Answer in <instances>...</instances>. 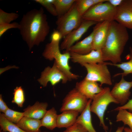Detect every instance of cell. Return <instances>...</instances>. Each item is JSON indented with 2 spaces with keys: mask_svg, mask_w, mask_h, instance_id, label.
<instances>
[{
  "mask_svg": "<svg viewBox=\"0 0 132 132\" xmlns=\"http://www.w3.org/2000/svg\"><path fill=\"white\" fill-rule=\"evenodd\" d=\"M47 132L45 131V132Z\"/></svg>",
  "mask_w": 132,
  "mask_h": 132,
  "instance_id": "60d3db41",
  "label": "cell"
},
{
  "mask_svg": "<svg viewBox=\"0 0 132 132\" xmlns=\"http://www.w3.org/2000/svg\"><path fill=\"white\" fill-rule=\"evenodd\" d=\"M13 95L12 102L16 104L19 107H22L25 101V97L24 91L22 87H16L14 89Z\"/></svg>",
  "mask_w": 132,
  "mask_h": 132,
  "instance_id": "4316f807",
  "label": "cell"
},
{
  "mask_svg": "<svg viewBox=\"0 0 132 132\" xmlns=\"http://www.w3.org/2000/svg\"><path fill=\"white\" fill-rule=\"evenodd\" d=\"M59 42H51L47 44L43 53V56L50 60H55L58 67L67 77L69 81L77 80L79 77L77 75L72 73L69 64L71 59L70 53L66 51L63 53L60 51Z\"/></svg>",
  "mask_w": 132,
  "mask_h": 132,
  "instance_id": "3957f363",
  "label": "cell"
},
{
  "mask_svg": "<svg viewBox=\"0 0 132 132\" xmlns=\"http://www.w3.org/2000/svg\"><path fill=\"white\" fill-rule=\"evenodd\" d=\"M98 23L92 21L83 20L77 28L71 31L64 37L61 44V49L68 51L70 48L80 39L90 27Z\"/></svg>",
  "mask_w": 132,
  "mask_h": 132,
  "instance_id": "30bf717a",
  "label": "cell"
},
{
  "mask_svg": "<svg viewBox=\"0 0 132 132\" xmlns=\"http://www.w3.org/2000/svg\"><path fill=\"white\" fill-rule=\"evenodd\" d=\"M19 15L15 12H7L0 9V25L9 24L17 19Z\"/></svg>",
  "mask_w": 132,
  "mask_h": 132,
  "instance_id": "83f0119b",
  "label": "cell"
},
{
  "mask_svg": "<svg viewBox=\"0 0 132 132\" xmlns=\"http://www.w3.org/2000/svg\"><path fill=\"white\" fill-rule=\"evenodd\" d=\"M110 88L108 87L103 88L102 91L94 95L90 106V110L96 114L100 121V125L102 126L106 132L108 127L105 124L104 116L108 106L111 103L119 104L111 95Z\"/></svg>",
  "mask_w": 132,
  "mask_h": 132,
  "instance_id": "277c9868",
  "label": "cell"
},
{
  "mask_svg": "<svg viewBox=\"0 0 132 132\" xmlns=\"http://www.w3.org/2000/svg\"><path fill=\"white\" fill-rule=\"evenodd\" d=\"M117 115L116 121H122L124 125H127L132 130V112L126 110H119Z\"/></svg>",
  "mask_w": 132,
  "mask_h": 132,
  "instance_id": "d4e9b609",
  "label": "cell"
},
{
  "mask_svg": "<svg viewBox=\"0 0 132 132\" xmlns=\"http://www.w3.org/2000/svg\"><path fill=\"white\" fill-rule=\"evenodd\" d=\"M70 53L72 62L79 64L81 66L85 64L98 63L104 62L101 50H93L89 53L84 55Z\"/></svg>",
  "mask_w": 132,
  "mask_h": 132,
  "instance_id": "5bb4252c",
  "label": "cell"
},
{
  "mask_svg": "<svg viewBox=\"0 0 132 132\" xmlns=\"http://www.w3.org/2000/svg\"><path fill=\"white\" fill-rule=\"evenodd\" d=\"M114 20L126 28L132 29V5L129 0H125L117 7Z\"/></svg>",
  "mask_w": 132,
  "mask_h": 132,
  "instance_id": "7c38bea8",
  "label": "cell"
},
{
  "mask_svg": "<svg viewBox=\"0 0 132 132\" xmlns=\"http://www.w3.org/2000/svg\"><path fill=\"white\" fill-rule=\"evenodd\" d=\"M63 132H88L81 124L76 122L72 125L66 128Z\"/></svg>",
  "mask_w": 132,
  "mask_h": 132,
  "instance_id": "1f68e13d",
  "label": "cell"
},
{
  "mask_svg": "<svg viewBox=\"0 0 132 132\" xmlns=\"http://www.w3.org/2000/svg\"><path fill=\"white\" fill-rule=\"evenodd\" d=\"M110 22L108 21L99 22L94 27L93 50H101L104 46L107 36Z\"/></svg>",
  "mask_w": 132,
  "mask_h": 132,
  "instance_id": "4fadbf2b",
  "label": "cell"
},
{
  "mask_svg": "<svg viewBox=\"0 0 132 132\" xmlns=\"http://www.w3.org/2000/svg\"><path fill=\"white\" fill-rule=\"evenodd\" d=\"M16 124L27 132H41L40 120L24 116Z\"/></svg>",
  "mask_w": 132,
  "mask_h": 132,
  "instance_id": "ffe728a7",
  "label": "cell"
},
{
  "mask_svg": "<svg viewBox=\"0 0 132 132\" xmlns=\"http://www.w3.org/2000/svg\"><path fill=\"white\" fill-rule=\"evenodd\" d=\"M75 88L88 99L92 100L94 95L103 88L97 82L84 79L77 82Z\"/></svg>",
  "mask_w": 132,
  "mask_h": 132,
  "instance_id": "9a60e30c",
  "label": "cell"
},
{
  "mask_svg": "<svg viewBox=\"0 0 132 132\" xmlns=\"http://www.w3.org/2000/svg\"><path fill=\"white\" fill-rule=\"evenodd\" d=\"M48 104L46 102H36L32 106H29L24 110V116L40 120L47 111Z\"/></svg>",
  "mask_w": 132,
  "mask_h": 132,
  "instance_id": "e0dca14e",
  "label": "cell"
},
{
  "mask_svg": "<svg viewBox=\"0 0 132 132\" xmlns=\"http://www.w3.org/2000/svg\"><path fill=\"white\" fill-rule=\"evenodd\" d=\"M82 20V16L77 10L75 1L67 13L58 17L56 22V30L60 33L62 38L77 28L81 24Z\"/></svg>",
  "mask_w": 132,
  "mask_h": 132,
  "instance_id": "5b68a950",
  "label": "cell"
},
{
  "mask_svg": "<svg viewBox=\"0 0 132 132\" xmlns=\"http://www.w3.org/2000/svg\"><path fill=\"white\" fill-rule=\"evenodd\" d=\"M107 62L94 64H85L82 66L86 69L87 74L85 80L99 82L101 86L103 84L112 85L111 76L108 68Z\"/></svg>",
  "mask_w": 132,
  "mask_h": 132,
  "instance_id": "52a82bcc",
  "label": "cell"
},
{
  "mask_svg": "<svg viewBox=\"0 0 132 132\" xmlns=\"http://www.w3.org/2000/svg\"></svg>",
  "mask_w": 132,
  "mask_h": 132,
  "instance_id": "b9f144b4",
  "label": "cell"
},
{
  "mask_svg": "<svg viewBox=\"0 0 132 132\" xmlns=\"http://www.w3.org/2000/svg\"><path fill=\"white\" fill-rule=\"evenodd\" d=\"M19 23L16 22L0 25V37L8 30L13 28L19 29Z\"/></svg>",
  "mask_w": 132,
  "mask_h": 132,
  "instance_id": "4dcf8cb0",
  "label": "cell"
},
{
  "mask_svg": "<svg viewBox=\"0 0 132 132\" xmlns=\"http://www.w3.org/2000/svg\"><path fill=\"white\" fill-rule=\"evenodd\" d=\"M62 38L61 34L57 30H54L51 36V41L53 42H59Z\"/></svg>",
  "mask_w": 132,
  "mask_h": 132,
  "instance_id": "836d02e7",
  "label": "cell"
},
{
  "mask_svg": "<svg viewBox=\"0 0 132 132\" xmlns=\"http://www.w3.org/2000/svg\"><path fill=\"white\" fill-rule=\"evenodd\" d=\"M9 108L3 99L2 95H0V111L4 113Z\"/></svg>",
  "mask_w": 132,
  "mask_h": 132,
  "instance_id": "e575fe53",
  "label": "cell"
},
{
  "mask_svg": "<svg viewBox=\"0 0 132 132\" xmlns=\"http://www.w3.org/2000/svg\"><path fill=\"white\" fill-rule=\"evenodd\" d=\"M124 1V0H107V1L114 7L117 8L121 5Z\"/></svg>",
  "mask_w": 132,
  "mask_h": 132,
  "instance_id": "d590c367",
  "label": "cell"
},
{
  "mask_svg": "<svg viewBox=\"0 0 132 132\" xmlns=\"http://www.w3.org/2000/svg\"><path fill=\"white\" fill-rule=\"evenodd\" d=\"M79 112L73 110H66L58 115L57 127L67 128L75 123Z\"/></svg>",
  "mask_w": 132,
  "mask_h": 132,
  "instance_id": "ac0fdd59",
  "label": "cell"
},
{
  "mask_svg": "<svg viewBox=\"0 0 132 132\" xmlns=\"http://www.w3.org/2000/svg\"><path fill=\"white\" fill-rule=\"evenodd\" d=\"M57 115L56 110L54 107L47 110L41 120L42 126L44 127L51 130L57 127Z\"/></svg>",
  "mask_w": 132,
  "mask_h": 132,
  "instance_id": "44dd1931",
  "label": "cell"
},
{
  "mask_svg": "<svg viewBox=\"0 0 132 132\" xmlns=\"http://www.w3.org/2000/svg\"><path fill=\"white\" fill-rule=\"evenodd\" d=\"M77 10L82 16L91 7L94 5V0H77L76 1Z\"/></svg>",
  "mask_w": 132,
  "mask_h": 132,
  "instance_id": "f1b7e54d",
  "label": "cell"
},
{
  "mask_svg": "<svg viewBox=\"0 0 132 132\" xmlns=\"http://www.w3.org/2000/svg\"><path fill=\"white\" fill-rule=\"evenodd\" d=\"M88 100L75 88L64 98L60 111L73 110L81 113L86 107Z\"/></svg>",
  "mask_w": 132,
  "mask_h": 132,
  "instance_id": "ba28073f",
  "label": "cell"
},
{
  "mask_svg": "<svg viewBox=\"0 0 132 132\" xmlns=\"http://www.w3.org/2000/svg\"><path fill=\"white\" fill-rule=\"evenodd\" d=\"M94 32L82 40L73 45L68 51L80 55H84L90 52L93 48Z\"/></svg>",
  "mask_w": 132,
  "mask_h": 132,
  "instance_id": "2e32d148",
  "label": "cell"
},
{
  "mask_svg": "<svg viewBox=\"0 0 132 132\" xmlns=\"http://www.w3.org/2000/svg\"><path fill=\"white\" fill-rule=\"evenodd\" d=\"M123 131L124 132H132V130L127 127H124Z\"/></svg>",
  "mask_w": 132,
  "mask_h": 132,
  "instance_id": "74e56055",
  "label": "cell"
},
{
  "mask_svg": "<svg viewBox=\"0 0 132 132\" xmlns=\"http://www.w3.org/2000/svg\"><path fill=\"white\" fill-rule=\"evenodd\" d=\"M34 1L44 7L52 15L57 16L55 7L53 3V0H35Z\"/></svg>",
  "mask_w": 132,
  "mask_h": 132,
  "instance_id": "f546056e",
  "label": "cell"
},
{
  "mask_svg": "<svg viewBox=\"0 0 132 132\" xmlns=\"http://www.w3.org/2000/svg\"><path fill=\"white\" fill-rule=\"evenodd\" d=\"M124 128V126L119 127L115 132H123Z\"/></svg>",
  "mask_w": 132,
  "mask_h": 132,
  "instance_id": "8d00e7d4",
  "label": "cell"
},
{
  "mask_svg": "<svg viewBox=\"0 0 132 132\" xmlns=\"http://www.w3.org/2000/svg\"><path fill=\"white\" fill-rule=\"evenodd\" d=\"M2 114L8 121L16 124L24 116L23 112L14 110L9 108Z\"/></svg>",
  "mask_w": 132,
  "mask_h": 132,
  "instance_id": "484cf974",
  "label": "cell"
},
{
  "mask_svg": "<svg viewBox=\"0 0 132 132\" xmlns=\"http://www.w3.org/2000/svg\"><path fill=\"white\" fill-rule=\"evenodd\" d=\"M92 100L89 99L87 105L80 116L77 118L76 122L81 125L88 132H97L92 122L90 106Z\"/></svg>",
  "mask_w": 132,
  "mask_h": 132,
  "instance_id": "d6986e66",
  "label": "cell"
},
{
  "mask_svg": "<svg viewBox=\"0 0 132 132\" xmlns=\"http://www.w3.org/2000/svg\"><path fill=\"white\" fill-rule=\"evenodd\" d=\"M132 87V81H127L122 76L120 81L115 84L110 93L119 104L123 105L129 100L131 94L130 90Z\"/></svg>",
  "mask_w": 132,
  "mask_h": 132,
  "instance_id": "8fae6325",
  "label": "cell"
},
{
  "mask_svg": "<svg viewBox=\"0 0 132 132\" xmlns=\"http://www.w3.org/2000/svg\"><path fill=\"white\" fill-rule=\"evenodd\" d=\"M75 1V0H53V3L58 17L61 16L67 13Z\"/></svg>",
  "mask_w": 132,
  "mask_h": 132,
  "instance_id": "603a6c76",
  "label": "cell"
},
{
  "mask_svg": "<svg viewBox=\"0 0 132 132\" xmlns=\"http://www.w3.org/2000/svg\"><path fill=\"white\" fill-rule=\"evenodd\" d=\"M19 24L20 34L30 50L43 42L50 30L46 15L42 7L28 11L23 15Z\"/></svg>",
  "mask_w": 132,
  "mask_h": 132,
  "instance_id": "6da1fadb",
  "label": "cell"
},
{
  "mask_svg": "<svg viewBox=\"0 0 132 132\" xmlns=\"http://www.w3.org/2000/svg\"><path fill=\"white\" fill-rule=\"evenodd\" d=\"M0 132H3L1 129H0Z\"/></svg>",
  "mask_w": 132,
  "mask_h": 132,
  "instance_id": "ab89813d",
  "label": "cell"
},
{
  "mask_svg": "<svg viewBox=\"0 0 132 132\" xmlns=\"http://www.w3.org/2000/svg\"><path fill=\"white\" fill-rule=\"evenodd\" d=\"M129 1H130V3L132 5V0H129Z\"/></svg>",
  "mask_w": 132,
  "mask_h": 132,
  "instance_id": "f35d334b",
  "label": "cell"
},
{
  "mask_svg": "<svg viewBox=\"0 0 132 132\" xmlns=\"http://www.w3.org/2000/svg\"><path fill=\"white\" fill-rule=\"evenodd\" d=\"M116 9L107 1L91 7L82 16V18L83 20L97 22L105 21L110 22L115 21Z\"/></svg>",
  "mask_w": 132,
  "mask_h": 132,
  "instance_id": "8992f818",
  "label": "cell"
},
{
  "mask_svg": "<svg viewBox=\"0 0 132 132\" xmlns=\"http://www.w3.org/2000/svg\"><path fill=\"white\" fill-rule=\"evenodd\" d=\"M0 129L3 132H27L16 124L8 121L1 113L0 114Z\"/></svg>",
  "mask_w": 132,
  "mask_h": 132,
  "instance_id": "cb8c5ba5",
  "label": "cell"
},
{
  "mask_svg": "<svg viewBox=\"0 0 132 132\" xmlns=\"http://www.w3.org/2000/svg\"><path fill=\"white\" fill-rule=\"evenodd\" d=\"M122 110H128L129 111L132 112V98L129 100L124 105L117 107L113 110L118 111Z\"/></svg>",
  "mask_w": 132,
  "mask_h": 132,
  "instance_id": "d6a6232c",
  "label": "cell"
},
{
  "mask_svg": "<svg viewBox=\"0 0 132 132\" xmlns=\"http://www.w3.org/2000/svg\"><path fill=\"white\" fill-rule=\"evenodd\" d=\"M130 52L127 55L126 58L129 59V60L127 62H121L120 63L113 64L110 63H107V65L114 66L121 69L123 72L116 74L114 75V77L121 75L122 76L124 77L128 74L132 73V48L131 47H129Z\"/></svg>",
  "mask_w": 132,
  "mask_h": 132,
  "instance_id": "7402d4cb",
  "label": "cell"
},
{
  "mask_svg": "<svg viewBox=\"0 0 132 132\" xmlns=\"http://www.w3.org/2000/svg\"><path fill=\"white\" fill-rule=\"evenodd\" d=\"M129 38L127 28L115 21L110 22L105 45L101 49L104 62H121V56Z\"/></svg>",
  "mask_w": 132,
  "mask_h": 132,
  "instance_id": "7a4b0ae2",
  "label": "cell"
},
{
  "mask_svg": "<svg viewBox=\"0 0 132 132\" xmlns=\"http://www.w3.org/2000/svg\"><path fill=\"white\" fill-rule=\"evenodd\" d=\"M68 81L67 77L58 67L55 61L52 67L48 66L45 68L38 79V82L44 87H46L49 82L54 86L61 81L64 84Z\"/></svg>",
  "mask_w": 132,
  "mask_h": 132,
  "instance_id": "9c48e42d",
  "label": "cell"
}]
</instances>
